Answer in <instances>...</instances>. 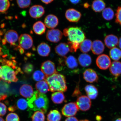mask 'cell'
<instances>
[{
    "label": "cell",
    "instance_id": "1",
    "mask_svg": "<svg viewBox=\"0 0 121 121\" xmlns=\"http://www.w3.org/2000/svg\"><path fill=\"white\" fill-rule=\"evenodd\" d=\"M7 55L0 57V81L10 83L18 81L17 75L23 73L14 57L7 58Z\"/></svg>",
    "mask_w": 121,
    "mask_h": 121
},
{
    "label": "cell",
    "instance_id": "2",
    "mask_svg": "<svg viewBox=\"0 0 121 121\" xmlns=\"http://www.w3.org/2000/svg\"><path fill=\"white\" fill-rule=\"evenodd\" d=\"M28 105L33 111H39L45 113L47 111L49 100L46 95L36 91L31 98L28 99Z\"/></svg>",
    "mask_w": 121,
    "mask_h": 121
},
{
    "label": "cell",
    "instance_id": "3",
    "mask_svg": "<svg viewBox=\"0 0 121 121\" xmlns=\"http://www.w3.org/2000/svg\"><path fill=\"white\" fill-rule=\"evenodd\" d=\"M45 80L48 83L51 92H63L67 90L66 78L64 75L55 73L47 77Z\"/></svg>",
    "mask_w": 121,
    "mask_h": 121
},
{
    "label": "cell",
    "instance_id": "4",
    "mask_svg": "<svg viewBox=\"0 0 121 121\" xmlns=\"http://www.w3.org/2000/svg\"><path fill=\"white\" fill-rule=\"evenodd\" d=\"M68 40L69 41L81 43L86 38L85 34L81 28L72 27L68 28Z\"/></svg>",
    "mask_w": 121,
    "mask_h": 121
},
{
    "label": "cell",
    "instance_id": "5",
    "mask_svg": "<svg viewBox=\"0 0 121 121\" xmlns=\"http://www.w3.org/2000/svg\"><path fill=\"white\" fill-rule=\"evenodd\" d=\"M58 69L66 67L67 69H70L74 73L78 72V63L77 59L73 56L70 55L66 57L65 56L59 60Z\"/></svg>",
    "mask_w": 121,
    "mask_h": 121
},
{
    "label": "cell",
    "instance_id": "6",
    "mask_svg": "<svg viewBox=\"0 0 121 121\" xmlns=\"http://www.w3.org/2000/svg\"><path fill=\"white\" fill-rule=\"evenodd\" d=\"M19 46L17 48L21 54L25 52V50L29 49L33 44L32 37L29 35L23 34L21 35L18 39Z\"/></svg>",
    "mask_w": 121,
    "mask_h": 121
},
{
    "label": "cell",
    "instance_id": "7",
    "mask_svg": "<svg viewBox=\"0 0 121 121\" xmlns=\"http://www.w3.org/2000/svg\"><path fill=\"white\" fill-rule=\"evenodd\" d=\"M78 105L75 102H71L66 104L61 110L62 114L67 117L75 115L79 110Z\"/></svg>",
    "mask_w": 121,
    "mask_h": 121
},
{
    "label": "cell",
    "instance_id": "8",
    "mask_svg": "<svg viewBox=\"0 0 121 121\" xmlns=\"http://www.w3.org/2000/svg\"><path fill=\"white\" fill-rule=\"evenodd\" d=\"M41 69L42 71L47 77L58 73L56 69L55 64L50 60H47L42 63Z\"/></svg>",
    "mask_w": 121,
    "mask_h": 121
},
{
    "label": "cell",
    "instance_id": "9",
    "mask_svg": "<svg viewBox=\"0 0 121 121\" xmlns=\"http://www.w3.org/2000/svg\"><path fill=\"white\" fill-rule=\"evenodd\" d=\"M19 36L16 31L10 30L6 33L4 36V39L2 40V43L5 44L7 42L12 46H16V42L19 39Z\"/></svg>",
    "mask_w": 121,
    "mask_h": 121
},
{
    "label": "cell",
    "instance_id": "10",
    "mask_svg": "<svg viewBox=\"0 0 121 121\" xmlns=\"http://www.w3.org/2000/svg\"><path fill=\"white\" fill-rule=\"evenodd\" d=\"M63 33L58 29L48 30L46 34L47 40L53 43H56L60 41L63 37Z\"/></svg>",
    "mask_w": 121,
    "mask_h": 121
},
{
    "label": "cell",
    "instance_id": "11",
    "mask_svg": "<svg viewBox=\"0 0 121 121\" xmlns=\"http://www.w3.org/2000/svg\"><path fill=\"white\" fill-rule=\"evenodd\" d=\"M76 104L79 109L83 111L89 110L91 106L90 99L87 96L84 95L78 98L77 100Z\"/></svg>",
    "mask_w": 121,
    "mask_h": 121
},
{
    "label": "cell",
    "instance_id": "12",
    "mask_svg": "<svg viewBox=\"0 0 121 121\" xmlns=\"http://www.w3.org/2000/svg\"><path fill=\"white\" fill-rule=\"evenodd\" d=\"M96 62L98 67L103 70L108 69L111 64L109 57L105 54H102L98 56L96 59Z\"/></svg>",
    "mask_w": 121,
    "mask_h": 121
},
{
    "label": "cell",
    "instance_id": "13",
    "mask_svg": "<svg viewBox=\"0 0 121 121\" xmlns=\"http://www.w3.org/2000/svg\"><path fill=\"white\" fill-rule=\"evenodd\" d=\"M65 16L69 22H79L82 16L80 12L74 9H69L66 10Z\"/></svg>",
    "mask_w": 121,
    "mask_h": 121
},
{
    "label": "cell",
    "instance_id": "14",
    "mask_svg": "<svg viewBox=\"0 0 121 121\" xmlns=\"http://www.w3.org/2000/svg\"><path fill=\"white\" fill-rule=\"evenodd\" d=\"M29 13L31 17L34 19H39L42 17L44 14L45 10L42 6L35 5L30 8Z\"/></svg>",
    "mask_w": 121,
    "mask_h": 121
},
{
    "label": "cell",
    "instance_id": "15",
    "mask_svg": "<svg viewBox=\"0 0 121 121\" xmlns=\"http://www.w3.org/2000/svg\"><path fill=\"white\" fill-rule=\"evenodd\" d=\"M83 77L85 81L90 83L97 82L98 77L97 74L91 69H88L83 73Z\"/></svg>",
    "mask_w": 121,
    "mask_h": 121
},
{
    "label": "cell",
    "instance_id": "16",
    "mask_svg": "<svg viewBox=\"0 0 121 121\" xmlns=\"http://www.w3.org/2000/svg\"><path fill=\"white\" fill-rule=\"evenodd\" d=\"M44 24L48 28L53 29L56 27L59 24V20L56 16L50 14L47 16L44 21Z\"/></svg>",
    "mask_w": 121,
    "mask_h": 121
},
{
    "label": "cell",
    "instance_id": "17",
    "mask_svg": "<svg viewBox=\"0 0 121 121\" xmlns=\"http://www.w3.org/2000/svg\"><path fill=\"white\" fill-rule=\"evenodd\" d=\"M19 92L22 96L28 99L33 96L34 93L32 87L28 84H24L21 86Z\"/></svg>",
    "mask_w": 121,
    "mask_h": 121
},
{
    "label": "cell",
    "instance_id": "18",
    "mask_svg": "<svg viewBox=\"0 0 121 121\" xmlns=\"http://www.w3.org/2000/svg\"><path fill=\"white\" fill-rule=\"evenodd\" d=\"M104 42L107 48L112 49L117 46L119 40L117 36L110 34L106 36L104 39Z\"/></svg>",
    "mask_w": 121,
    "mask_h": 121
},
{
    "label": "cell",
    "instance_id": "19",
    "mask_svg": "<svg viewBox=\"0 0 121 121\" xmlns=\"http://www.w3.org/2000/svg\"><path fill=\"white\" fill-rule=\"evenodd\" d=\"M104 49L105 46L101 41L95 40L92 43L91 49L92 52L95 55H99L102 53Z\"/></svg>",
    "mask_w": 121,
    "mask_h": 121
},
{
    "label": "cell",
    "instance_id": "20",
    "mask_svg": "<svg viewBox=\"0 0 121 121\" xmlns=\"http://www.w3.org/2000/svg\"><path fill=\"white\" fill-rule=\"evenodd\" d=\"M55 51L56 53L59 56L64 57L70 51V50L67 44L61 43L55 47Z\"/></svg>",
    "mask_w": 121,
    "mask_h": 121
},
{
    "label": "cell",
    "instance_id": "21",
    "mask_svg": "<svg viewBox=\"0 0 121 121\" xmlns=\"http://www.w3.org/2000/svg\"><path fill=\"white\" fill-rule=\"evenodd\" d=\"M51 51L50 47L45 42H42L37 47L38 54L42 56H48Z\"/></svg>",
    "mask_w": 121,
    "mask_h": 121
},
{
    "label": "cell",
    "instance_id": "22",
    "mask_svg": "<svg viewBox=\"0 0 121 121\" xmlns=\"http://www.w3.org/2000/svg\"><path fill=\"white\" fill-rule=\"evenodd\" d=\"M85 90L87 96L90 99H96L98 95L97 88L93 85H88L85 87Z\"/></svg>",
    "mask_w": 121,
    "mask_h": 121
},
{
    "label": "cell",
    "instance_id": "23",
    "mask_svg": "<svg viewBox=\"0 0 121 121\" xmlns=\"http://www.w3.org/2000/svg\"><path fill=\"white\" fill-rule=\"evenodd\" d=\"M109 69L112 74L117 78L121 74V62L117 61L113 62L110 66Z\"/></svg>",
    "mask_w": 121,
    "mask_h": 121
},
{
    "label": "cell",
    "instance_id": "24",
    "mask_svg": "<svg viewBox=\"0 0 121 121\" xmlns=\"http://www.w3.org/2000/svg\"><path fill=\"white\" fill-rule=\"evenodd\" d=\"M78 63L83 67H87L90 66L92 63L91 57L88 54H82L78 57Z\"/></svg>",
    "mask_w": 121,
    "mask_h": 121
},
{
    "label": "cell",
    "instance_id": "25",
    "mask_svg": "<svg viewBox=\"0 0 121 121\" xmlns=\"http://www.w3.org/2000/svg\"><path fill=\"white\" fill-rule=\"evenodd\" d=\"M35 87L37 91L44 94L50 91L49 85L45 80L38 82L35 85Z\"/></svg>",
    "mask_w": 121,
    "mask_h": 121
},
{
    "label": "cell",
    "instance_id": "26",
    "mask_svg": "<svg viewBox=\"0 0 121 121\" xmlns=\"http://www.w3.org/2000/svg\"><path fill=\"white\" fill-rule=\"evenodd\" d=\"M33 29L35 33L39 35L44 34L46 30V26L41 21H38L34 24Z\"/></svg>",
    "mask_w": 121,
    "mask_h": 121
},
{
    "label": "cell",
    "instance_id": "27",
    "mask_svg": "<svg viewBox=\"0 0 121 121\" xmlns=\"http://www.w3.org/2000/svg\"><path fill=\"white\" fill-rule=\"evenodd\" d=\"M51 99L54 103L60 104L62 103L65 99V97L63 92H54L51 95Z\"/></svg>",
    "mask_w": 121,
    "mask_h": 121
},
{
    "label": "cell",
    "instance_id": "28",
    "mask_svg": "<svg viewBox=\"0 0 121 121\" xmlns=\"http://www.w3.org/2000/svg\"><path fill=\"white\" fill-rule=\"evenodd\" d=\"M9 88V86L7 83L3 81H0V100L7 98Z\"/></svg>",
    "mask_w": 121,
    "mask_h": 121
},
{
    "label": "cell",
    "instance_id": "29",
    "mask_svg": "<svg viewBox=\"0 0 121 121\" xmlns=\"http://www.w3.org/2000/svg\"><path fill=\"white\" fill-rule=\"evenodd\" d=\"M61 117V115L58 110H51L47 116V121H60Z\"/></svg>",
    "mask_w": 121,
    "mask_h": 121
},
{
    "label": "cell",
    "instance_id": "30",
    "mask_svg": "<svg viewBox=\"0 0 121 121\" xmlns=\"http://www.w3.org/2000/svg\"><path fill=\"white\" fill-rule=\"evenodd\" d=\"M106 4L103 0H95L92 4V8L95 12H100L105 9Z\"/></svg>",
    "mask_w": 121,
    "mask_h": 121
},
{
    "label": "cell",
    "instance_id": "31",
    "mask_svg": "<svg viewBox=\"0 0 121 121\" xmlns=\"http://www.w3.org/2000/svg\"><path fill=\"white\" fill-rule=\"evenodd\" d=\"M92 42L89 39H85L80 44L79 48L82 52L84 53L88 52L91 49Z\"/></svg>",
    "mask_w": 121,
    "mask_h": 121
},
{
    "label": "cell",
    "instance_id": "32",
    "mask_svg": "<svg viewBox=\"0 0 121 121\" xmlns=\"http://www.w3.org/2000/svg\"><path fill=\"white\" fill-rule=\"evenodd\" d=\"M114 13L111 8H107L104 9L102 13L103 17L106 20L110 21L112 19L114 16Z\"/></svg>",
    "mask_w": 121,
    "mask_h": 121
},
{
    "label": "cell",
    "instance_id": "33",
    "mask_svg": "<svg viewBox=\"0 0 121 121\" xmlns=\"http://www.w3.org/2000/svg\"><path fill=\"white\" fill-rule=\"evenodd\" d=\"M110 55L113 60L117 61L121 58V50L117 48H112L110 51Z\"/></svg>",
    "mask_w": 121,
    "mask_h": 121
},
{
    "label": "cell",
    "instance_id": "34",
    "mask_svg": "<svg viewBox=\"0 0 121 121\" xmlns=\"http://www.w3.org/2000/svg\"><path fill=\"white\" fill-rule=\"evenodd\" d=\"M32 121H45V117L44 113L42 112L36 111L31 117Z\"/></svg>",
    "mask_w": 121,
    "mask_h": 121
},
{
    "label": "cell",
    "instance_id": "35",
    "mask_svg": "<svg viewBox=\"0 0 121 121\" xmlns=\"http://www.w3.org/2000/svg\"><path fill=\"white\" fill-rule=\"evenodd\" d=\"M33 78L35 81H40L45 80L47 77L41 71L37 70L33 73Z\"/></svg>",
    "mask_w": 121,
    "mask_h": 121
},
{
    "label": "cell",
    "instance_id": "36",
    "mask_svg": "<svg viewBox=\"0 0 121 121\" xmlns=\"http://www.w3.org/2000/svg\"><path fill=\"white\" fill-rule=\"evenodd\" d=\"M28 104L26 100L21 98L18 100L17 102L16 106L17 108L21 110H26L28 107Z\"/></svg>",
    "mask_w": 121,
    "mask_h": 121
},
{
    "label": "cell",
    "instance_id": "37",
    "mask_svg": "<svg viewBox=\"0 0 121 121\" xmlns=\"http://www.w3.org/2000/svg\"><path fill=\"white\" fill-rule=\"evenodd\" d=\"M10 6L9 0H0V12H5L8 10Z\"/></svg>",
    "mask_w": 121,
    "mask_h": 121
},
{
    "label": "cell",
    "instance_id": "38",
    "mask_svg": "<svg viewBox=\"0 0 121 121\" xmlns=\"http://www.w3.org/2000/svg\"><path fill=\"white\" fill-rule=\"evenodd\" d=\"M19 7L22 9L26 8L29 7L31 3V0H17Z\"/></svg>",
    "mask_w": 121,
    "mask_h": 121
},
{
    "label": "cell",
    "instance_id": "39",
    "mask_svg": "<svg viewBox=\"0 0 121 121\" xmlns=\"http://www.w3.org/2000/svg\"><path fill=\"white\" fill-rule=\"evenodd\" d=\"M68 44L69 45L70 51L71 52H76L79 48L80 44L70 41L68 42Z\"/></svg>",
    "mask_w": 121,
    "mask_h": 121
},
{
    "label": "cell",
    "instance_id": "40",
    "mask_svg": "<svg viewBox=\"0 0 121 121\" xmlns=\"http://www.w3.org/2000/svg\"><path fill=\"white\" fill-rule=\"evenodd\" d=\"M6 121H20V118L16 113H10L6 117Z\"/></svg>",
    "mask_w": 121,
    "mask_h": 121
},
{
    "label": "cell",
    "instance_id": "41",
    "mask_svg": "<svg viewBox=\"0 0 121 121\" xmlns=\"http://www.w3.org/2000/svg\"><path fill=\"white\" fill-rule=\"evenodd\" d=\"M34 69V66L30 63H27L24 65L23 69L24 72L27 74L31 73L33 71Z\"/></svg>",
    "mask_w": 121,
    "mask_h": 121
},
{
    "label": "cell",
    "instance_id": "42",
    "mask_svg": "<svg viewBox=\"0 0 121 121\" xmlns=\"http://www.w3.org/2000/svg\"><path fill=\"white\" fill-rule=\"evenodd\" d=\"M116 22L121 25V7H118L116 13Z\"/></svg>",
    "mask_w": 121,
    "mask_h": 121
},
{
    "label": "cell",
    "instance_id": "43",
    "mask_svg": "<svg viewBox=\"0 0 121 121\" xmlns=\"http://www.w3.org/2000/svg\"><path fill=\"white\" fill-rule=\"evenodd\" d=\"M6 106L2 103L0 102V116H4L7 113Z\"/></svg>",
    "mask_w": 121,
    "mask_h": 121
},
{
    "label": "cell",
    "instance_id": "44",
    "mask_svg": "<svg viewBox=\"0 0 121 121\" xmlns=\"http://www.w3.org/2000/svg\"><path fill=\"white\" fill-rule=\"evenodd\" d=\"M81 95V92H80L79 89V87L78 86L77 87V88H76L74 91V93L72 95V96H78Z\"/></svg>",
    "mask_w": 121,
    "mask_h": 121
},
{
    "label": "cell",
    "instance_id": "45",
    "mask_svg": "<svg viewBox=\"0 0 121 121\" xmlns=\"http://www.w3.org/2000/svg\"><path fill=\"white\" fill-rule=\"evenodd\" d=\"M65 121H78L76 117L73 116L68 117L66 118Z\"/></svg>",
    "mask_w": 121,
    "mask_h": 121
},
{
    "label": "cell",
    "instance_id": "46",
    "mask_svg": "<svg viewBox=\"0 0 121 121\" xmlns=\"http://www.w3.org/2000/svg\"><path fill=\"white\" fill-rule=\"evenodd\" d=\"M17 109V107L16 105H14L10 107H9L8 108L9 111L10 112H14L15 110Z\"/></svg>",
    "mask_w": 121,
    "mask_h": 121
},
{
    "label": "cell",
    "instance_id": "47",
    "mask_svg": "<svg viewBox=\"0 0 121 121\" xmlns=\"http://www.w3.org/2000/svg\"><path fill=\"white\" fill-rule=\"evenodd\" d=\"M42 2L46 4H48L52 2L54 0H41Z\"/></svg>",
    "mask_w": 121,
    "mask_h": 121
},
{
    "label": "cell",
    "instance_id": "48",
    "mask_svg": "<svg viewBox=\"0 0 121 121\" xmlns=\"http://www.w3.org/2000/svg\"><path fill=\"white\" fill-rule=\"evenodd\" d=\"M68 28H66L63 30V34L65 37H68Z\"/></svg>",
    "mask_w": 121,
    "mask_h": 121
},
{
    "label": "cell",
    "instance_id": "49",
    "mask_svg": "<svg viewBox=\"0 0 121 121\" xmlns=\"http://www.w3.org/2000/svg\"><path fill=\"white\" fill-rule=\"evenodd\" d=\"M81 0H69V1L72 4H76L80 2Z\"/></svg>",
    "mask_w": 121,
    "mask_h": 121
},
{
    "label": "cell",
    "instance_id": "50",
    "mask_svg": "<svg viewBox=\"0 0 121 121\" xmlns=\"http://www.w3.org/2000/svg\"><path fill=\"white\" fill-rule=\"evenodd\" d=\"M96 119L97 121H100L102 120V117L100 116L97 115L96 116Z\"/></svg>",
    "mask_w": 121,
    "mask_h": 121
},
{
    "label": "cell",
    "instance_id": "51",
    "mask_svg": "<svg viewBox=\"0 0 121 121\" xmlns=\"http://www.w3.org/2000/svg\"><path fill=\"white\" fill-rule=\"evenodd\" d=\"M90 5L88 3H86L84 4V6L86 8H88L90 6Z\"/></svg>",
    "mask_w": 121,
    "mask_h": 121
},
{
    "label": "cell",
    "instance_id": "52",
    "mask_svg": "<svg viewBox=\"0 0 121 121\" xmlns=\"http://www.w3.org/2000/svg\"><path fill=\"white\" fill-rule=\"evenodd\" d=\"M118 43L119 47L121 49V37H120V39H119Z\"/></svg>",
    "mask_w": 121,
    "mask_h": 121
},
{
    "label": "cell",
    "instance_id": "53",
    "mask_svg": "<svg viewBox=\"0 0 121 121\" xmlns=\"http://www.w3.org/2000/svg\"><path fill=\"white\" fill-rule=\"evenodd\" d=\"M115 121H121V118H119L117 119Z\"/></svg>",
    "mask_w": 121,
    "mask_h": 121
},
{
    "label": "cell",
    "instance_id": "54",
    "mask_svg": "<svg viewBox=\"0 0 121 121\" xmlns=\"http://www.w3.org/2000/svg\"><path fill=\"white\" fill-rule=\"evenodd\" d=\"M0 121H5L2 118L0 117Z\"/></svg>",
    "mask_w": 121,
    "mask_h": 121
},
{
    "label": "cell",
    "instance_id": "55",
    "mask_svg": "<svg viewBox=\"0 0 121 121\" xmlns=\"http://www.w3.org/2000/svg\"><path fill=\"white\" fill-rule=\"evenodd\" d=\"M80 121H90L88 120H87V119H84V120H82Z\"/></svg>",
    "mask_w": 121,
    "mask_h": 121
},
{
    "label": "cell",
    "instance_id": "56",
    "mask_svg": "<svg viewBox=\"0 0 121 121\" xmlns=\"http://www.w3.org/2000/svg\"><path fill=\"white\" fill-rule=\"evenodd\" d=\"M1 48L0 47V55H1Z\"/></svg>",
    "mask_w": 121,
    "mask_h": 121
}]
</instances>
